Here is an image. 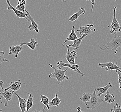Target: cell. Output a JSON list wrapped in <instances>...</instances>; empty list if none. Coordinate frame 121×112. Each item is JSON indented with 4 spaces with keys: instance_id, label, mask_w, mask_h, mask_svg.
<instances>
[{
    "instance_id": "6da1fadb",
    "label": "cell",
    "mask_w": 121,
    "mask_h": 112,
    "mask_svg": "<svg viewBox=\"0 0 121 112\" xmlns=\"http://www.w3.org/2000/svg\"><path fill=\"white\" fill-rule=\"evenodd\" d=\"M98 47L101 51L110 49L112 50V54H115L118 52V48L121 47V36L119 35H115L111 42L103 45V47L100 46H98Z\"/></svg>"
},
{
    "instance_id": "7a4b0ae2",
    "label": "cell",
    "mask_w": 121,
    "mask_h": 112,
    "mask_svg": "<svg viewBox=\"0 0 121 112\" xmlns=\"http://www.w3.org/2000/svg\"><path fill=\"white\" fill-rule=\"evenodd\" d=\"M49 65L54 70L53 72L50 73L49 74V79H56L58 81V84H61L63 81L65 80H68L69 79L68 75H66V72L67 71V69H66L65 70H58L55 68L51 64H49Z\"/></svg>"
},
{
    "instance_id": "3957f363",
    "label": "cell",
    "mask_w": 121,
    "mask_h": 112,
    "mask_svg": "<svg viewBox=\"0 0 121 112\" xmlns=\"http://www.w3.org/2000/svg\"><path fill=\"white\" fill-rule=\"evenodd\" d=\"M103 102H104V100L97 95L96 91L95 89L93 93L91 94V98L89 101L85 103V104L87 109L93 110L97 107Z\"/></svg>"
},
{
    "instance_id": "277c9868",
    "label": "cell",
    "mask_w": 121,
    "mask_h": 112,
    "mask_svg": "<svg viewBox=\"0 0 121 112\" xmlns=\"http://www.w3.org/2000/svg\"><path fill=\"white\" fill-rule=\"evenodd\" d=\"M117 7H114L113 12V19L112 23L109 25L108 26V28H110V33L111 34L113 33L115 35H117V33L120 32L121 31V27L119 22L117 20L116 17V10Z\"/></svg>"
},
{
    "instance_id": "5b68a950",
    "label": "cell",
    "mask_w": 121,
    "mask_h": 112,
    "mask_svg": "<svg viewBox=\"0 0 121 112\" xmlns=\"http://www.w3.org/2000/svg\"><path fill=\"white\" fill-rule=\"evenodd\" d=\"M57 66L59 70H61L62 68L64 67H68L71 70L74 71L75 72H77L80 75H81L82 76H84L85 75V74L82 72L79 69V65L77 64H67V63H64L63 61H58L57 63Z\"/></svg>"
},
{
    "instance_id": "8992f818",
    "label": "cell",
    "mask_w": 121,
    "mask_h": 112,
    "mask_svg": "<svg viewBox=\"0 0 121 112\" xmlns=\"http://www.w3.org/2000/svg\"><path fill=\"white\" fill-rule=\"evenodd\" d=\"M4 82L2 81H0V96H3L4 98L6 99V102L5 103L4 106L7 107L8 105V103L10 100H12V96L13 93H15L13 91H12L10 90L5 91L4 89L3 88Z\"/></svg>"
},
{
    "instance_id": "52a82bcc",
    "label": "cell",
    "mask_w": 121,
    "mask_h": 112,
    "mask_svg": "<svg viewBox=\"0 0 121 112\" xmlns=\"http://www.w3.org/2000/svg\"><path fill=\"white\" fill-rule=\"evenodd\" d=\"M96 29L95 28L93 24H89L86 26H81L79 29H77V32L79 33L80 35H90L95 32Z\"/></svg>"
},
{
    "instance_id": "ba28073f",
    "label": "cell",
    "mask_w": 121,
    "mask_h": 112,
    "mask_svg": "<svg viewBox=\"0 0 121 112\" xmlns=\"http://www.w3.org/2000/svg\"><path fill=\"white\" fill-rule=\"evenodd\" d=\"M98 65L101 68L104 69L107 71H111L112 70H116L121 73V67H119L117 64L113 62H109L104 63H99Z\"/></svg>"
},
{
    "instance_id": "9c48e42d",
    "label": "cell",
    "mask_w": 121,
    "mask_h": 112,
    "mask_svg": "<svg viewBox=\"0 0 121 112\" xmlns=\"http://www.w3.org/2000/svg\"><path fill=\"white\" fill-rule=\"evenodd\" d=\"M6 2L8 5V7H7V9L8 10H12L18 17H19V18H25L26 20H28V22H30V20L28 18V14L26 13H24L16 9V8H14L13 6H12L10 4L9 0H7Z\"/></svg>"
},
{
    "instance_id": "30bf717a",
    "label": "cell",
    "mask_w": 121,
    "mask_h": 112,
    "mask_svg": "<svg viewBox=\"0 0 121 112\" xmlns=\"http://www.w3.org/2000/svg\"><path fill=\"white\" fill-rule=\"evenodd\" d=\"M77 53L75 50L70 52L69 48H67V51L65 56V58L69 64L75 65V60L77 58Z\"/></svg>"
},
{
    "instance_id": "8fae6325",
    "label": "cell",
    "mask_w": 121,
    "mask_h": 112,
    "mask_svg": "<svg viewBox=\"0 0 121 112\" xmlns=\"http://www.w3.org/2000/svg\"><path fill=\"white\" fill-rule=\"evenodd\" d=\"M22 84V83L20 80H19L17 81H16V82L13 81V82H11L9 83V86L5 88L4 89V91H6L9 90H10L11 91H13L15 93L19 91V89L21 88Z\"/></svg>"
},
{
    "instance_id": "7c38bea8",
    "label": "cell",
    "mask_w": 121,
    "mask_h": 112,
    "mask_svg": "<svg viewBox=\"0 0 121 112\" xmlns=\"http://www.w3.org/2000/svg\"><path fill=\"white\" fill-rule=\"evenodd\" d=\"M26 13L28 14V18L29 19V20L30 21L31 24L28 27L29 30L30 31L34 30L36 33H39V28H38V26L35 21L34 20V19L32 17L30 16L29 13L27 10L26 9Z\"/></svg>"
},
{
    "instance_id": "4fadbf2b",
    "label": "cell",
    "mask_w": 121,
    "mask_h": 112,
    "mask_svg": "<svg viewBox=\"0 0 121 112\" xmlns=\"http://www.w3.org/2000/svg\"><path fill=\"white\" fill-rule=\"evenodd\" d=\"M23 47L20 45H17L16 46H11L9 47V55H13L15 58H17L19 54L23 50Z\"/></svg>"
},
{
    "instance_id": "5bb4252c",
    "label": "cell",
    "mask_w": 121,
    "mask_h": 112,
    "mask_svg": "<svg viewBox=\"0 0 121 112\" xmlns=\"http://www.w3.org/2000/svg\"><path fill=\"white\" fill-rule=\"evenodd\" d=\"M112 86H113L112 85L111 82H109L104 87H99L98 88L95 89L97 91V95L99 98H100V97L102 94L107 92L108 90L109 89L112 88Z\"/></svg>"
},
{
    "instance_id": "9a60e30c",
    "label": "cell",
    "mask_w": 121,
    "mask_h": 112,
    "mask_svg": "<svg viewBox=\"0 0 121 112\" xmlns=\"http://www.w3.org/2000/svg\"><path fill=\"white\" fill-rule=\"evenodd\" d=\"M87 36V35H82L80 37L78 38L77 39L75 40L73 42V43L72 44H69L66 45L65 46L67 48L73 47L77 50L79 48L80 45L81 44L82 40Z\"/></svg>"
},
{
    "instance_id": "2e32d148",
    "label": "cell",
    "mask_w": 121,
    "mask_h": 112,
    "mask_svg": "<svg viewBox=\"0 0 121 112\" xmlns=\"http://www.w3.org/2000/svg\"><path fill=\"white\" fill-rule=\"evenodd\" d=\"M14 94L18 98L19 102V107L21 109V112H26L27 100L22 98L16 92H15Z\"/></svg>"
},
{
    "instance_id": "e0dca14e",
    "label": "cell",
    "mask_w": 121,
    "mask_h": 112,
    "mask_svg": "<svg viewBox=\"0 0 121 112\" xmlns=\"http://www.w3.org/2000/svg\"><path fill=\"white\" fill-rule=\"evenodd\" d=\"M85 13H86V10L85 9V8L82 7H80L78 12H77L76 13H75L74 14H73L70 17L69 19H68V21H70L71 22H73L77 20L81 15L85 14Z\"/></svg>"
},
{
    "instance_id": "ac0fdd59",
    "label": "cell",
    "mask_w": 121,
    "mask_h": 112,
    "mask_svg": "<svg viewBox=\"0 0 121 112\" xmlns=\"http://www.w3.org/2000/svg\"><path fill=\"white\" fill-rule=\"evenodd\" d=\"M78 38L77 36L76 33L75 32V27L74 26H73L72 27V29L71 30V33L69 35H68V37L65 39V42H64L63 44H62V45H64L65 43L69 42V41H73L77 39Z\"/></svg>"
},
{
    "instance_id": "d6986e66",
    "label": "cell",
    "mask_w": 121,
    "mask_h": 112,
    "mask_svg": "<svg viewBox=\"0 0 121 112\" xmlns=\"http://www.w3.org/2000/svg\"><path fill=\"white\" fill-rule=\"evenodd\" d=\"M26 93L29 95L27 102V107L26 110V112H28L30 109L34 107V96L31 93L28 92Z\"/></svg>"
},
{
    "instance_id": "ffe728a7",
    "label": "cell",
    "mask_w": 121,
    "mask_h": 112,
    "mask_svg": "<svg viewBox=\"0 0 121 112\" xmlns=\"http://www.w3.org/2000/svg\"><path fill=\"white\" fill-rule=\"evenodd\" d=\"M61 100L58 98L57 93H56L55 97L49 102V106L50 107H58L60 105Z\"/></svg>"
},
{
    "instance_id": "44dd1931",
    "label": "cell",
    "mask_w": 121,
    "mask_h": 112,
    "mask_svg": "<svg viewBox=\"0 0 121 112\" xmlns=\"http://www.w3.org/2000/svg\"><path fill=\"white\" fill-rule=\"evenodd\" d=\"M115 101V97L113 94H110L109 91L107 92V94L104 96V102L107 103L111 104L114 103Z\"/></svg>"
},
{
    "instance_id": "7402d4cb",
    "label": "cell",
    "mask_w": 121,
    "mask_h": 112,
    "mask_svg": "<svg viewBox=\"0 0 121 112\" xmlns=\"http://www.w3.org/2000/svg\"><path fill=\"white\" fill-rule=\"evenodd\" d=\"M38 44V43L37 41H35L34 38H31L30 42L28 43H20V45L22 46V45H25L26 46H28L31 50H35L36 47Z\"/></svg>"
},
{
    "instance_id": "603a6c76",
    "label": "cell",
    "mask_w": 121,
    "mask_h": 112,
    "mask_svg": "<svg viewBox=\"0 0 121 112\" xmlns=\"http://www.w3.org/2000/svg\"><path fill=\"white\" fill-rule=\"evenodd\" d=\"M40 102L45 105L48 109V110H50V107L49 106V100L48 98L44 95H40Z\"/></svg>"
},
{
    "instance_id": "cb8c5ba5",
    "label": "cell",
    "mask_w": 121,
    "mask_h": 112,
    "mask_svg": "<svg viewBox=\"0 0 121 112\" xmlns=\"http://www.w3.org/2000/svg\"><path fill=\"white\" fill-rule=\"evenodd\" d=\"M91 94L88 93H84L79 98L82 102L86 103L89 101L91 98Z\"/></svg>"
},
{
    "instance_id": "d4e9b609",
    "label": "cell",
    "mask_w": 121,
    "mask_h": 112,
    "mask_svg": "<svg viewBox=\"0 0 121 112\" xmlns=\"http://www.w3.org/2000/svg\"><path fill=\"white\" fill-rule=\"evenodd\" d=\"M5 53L4 51H1L0 52V63L4 62H8L9 63V61L6 59L5 57Z\"/></svg>"
},
{
    "instance_id": "484cf974",
    "label": "cell",
    "mask_w": 121,
    "mask_h": 112,
    "mask_svg": "<svg viewBox=\"0 0 121 112\" xmlns=\"http://www.w3.org/2000/svg\"><path fill=\"white\" fill-rule=\"evenodd\" d=\"M16 9L19 10V11H21L24 13H26V5H25L18 4L16 7Z\"/></svg>"
},
{
    "instance_id": "4316f807",
    "label": "cell",
    "mask_w": 121,
    "mask_h": 112,
    "mask_svg": "<svg viewBox=\"0 0 121 112\" xmlns=\"http://www.w3.org/2000/svg\"><path fill=\"white\" fill-rule=\"evenodd\" d=\"M110 112H121V107L117 103H116L114 107L110 110Z\"/></svg>"
},
{
    "instance_id": "83f0119b",
    "label": "cell",
    "mask_w": 121,
    "mask_h": 112,
    "mask_svg": "<svg viewBox=\"0 0 121 112\" xmlns=\"http://www.w3.org/2000/svg\"><path fill=\"white\" fill-rule=\"evenodd\" d=\"M116 72L117 73L118 75V83L119 84V89H121V73L118 71H116Z\"/></svg>"
},
{
    "instance_id": "f1b7e54d",
    "label": "cell",
    "mask_w": 121,
    "mask_h": 112,
    "mask_svg": "<svg viewBox=\"0 0 121 112\" xmlns=\"http://www.w3.org/2000/svg\"><path fill=\"white\" fill-rule=\"evenodd\" d=\"M48 109L47 108V107H46V106H45L43 108V109L42 110H41L40 111H38L37 110H35V111L33 112H48Z\"/></svg>"
},
{
    "instance_id": "f546056e",
    "label": "cell",
    "mask_w": 121,
    "mask_h": 112,
    "mask_svg": "<svg viewBox=\"0 0 121 112\" xmlns=\"http://www.w3.org/2000/svg\"><path fill=\"white\" fill-rule=\"evenodd\" d=\"M26 0H19L18 2V4H21V5H26Z\"/></svg>"
},
{
    "instance_id": "4dcf8cb0",
    "label": "cell",
    "mask_w": 121,
    "mask_h": 112,
    "mask_svg": "<svg viewBox=\"0 0 121 112\" xmlns=\"http://www.w3.org/2000/svg\"><path fill=\"white\" fill-rule=\"evenodd\" d=\"M90 1H91V3H92V7H91V12H92V11H93V8H94V6L95 3V0H91Z\"/></svg>"
},
{
    "instance_id": "1f68e13d",
    "label": "cell",
    "mask_w": 121,
    "mask_h": 112,
    "mask_svg": "<svg viewBox=\"0 0 121 112\" xmlns=\"http://www.w3.org/2000/svg\"><path fill=\"white\" fill-rule=\"evenodd\" d=\"M76 112H83L81 111V109L80 107H77V110Z\"/></svg>"
}]
</instances>
